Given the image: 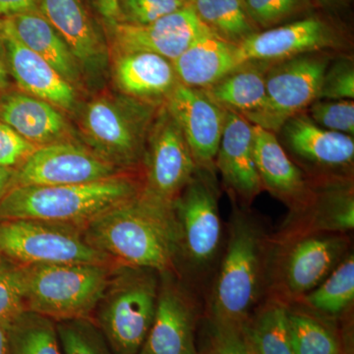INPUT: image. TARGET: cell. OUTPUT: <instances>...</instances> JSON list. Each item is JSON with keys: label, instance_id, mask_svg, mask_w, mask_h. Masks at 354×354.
Here are the masks:
<instances>
[{"label": "cell", "instance_id": "6da1fadb", "mask_svg": "<svg viewBox=\"0 0 354 354\" xmlns=\"http://www.w3.org/2000/svg\"><path fill=\"white\" fill-rule=\"evenodd\" d=\"M86 241L121 266L169 274L180 249L174 209L138 195L104 212L83 230Z\"/></svg>", "mask_w": 354, "mask_h": 354}, {"label": "cell", "instance_id": "7a4b0ae2", "mask_svg": "<svg viewBox=\"0 0 354 354\" xmlns=\"http://www.w3.org/2000/svg\"><path fill=\"white\" fill-rule=\"evenodd\" d=\"M142 185L118 174L94 183L19 186L0 199V218L64 223L84 230L104 212L138 196Z\"/></svg>", "mask_w": 354, "mask_h": 354}, {"label": "cell", "instance_id": "3957f363", "mask_svg": "<svg viewBox=\"0 0 354 354\" xmlns=\"http://www.w3.org/2000/svg\"><path fill=\"white\" fill-rule=\"evenodd\" d=\"M26 311L60 322L86 319L97 310L113 278L109 265L21 266Z\"/></svg>", "mask_w": 354, "mask_h": 354}, {"label": "cell", "instance_id": "277c9868", "mask_svg": "<svg viewBox=\"0 0 354 354\" xmlns=\"http://www.w3.org/2000/svg\"><path fill=\"white\" fill-rule=\"evenodd\" d=\"M262 236L247 216L232 220L227 248L216 277L212 315L216 328L242 329L260 293Z\"/></svg>", "mask_w": 354, "mask_h": 354}, {"label": "cell", "instance_id": "5b68a950", "mask_svg": "<svg viewBox=\"0 0 354 354\" xmlns=\"http://www.w3.org/2000/svg\"><path fill=\"white\" fill-rule=\"evenodd\" d=\"M157 274L121 266L113 274L97 306V327L114 354H138L143 348L157 308Z\"/></svg>", "mask_w": 354, "mask_h": 354}, {"label": "cell", "instance_id": "8992f818", "mask_svg": "<svg viewBox=\"0 0 354 354\" xmlns=\"http://www.w3.org/2000/svg\"><path fill=\"white\" fill-rule=\"evenodd\" d=\"M149 102L101 95L86 104L81 129L91 150L118 167H135L145 155L153 122Z\"/></svg>", "mask_w": 354, "mask_h": 354}, {"label": "cell", "instance_id": "52a82bcc", "mask_svg": "<svg viewBox=\"0 0 354 354\" xmlns=\"http://www.w3.org/2000/svg\"><path fill=\"white\" fill-rule=\"evenodd\" d=\"M0 251L22 266L109 265L113 261L86 241L81 228L37 220L2 221Z\"/></svg>", "mask_w": 354, "mask_h": 354}, {"label": "cell", "instance_id": "ba28073f", "mask_svg": "<svg viewBox=\"0 0 354 354\" xmlns=\"http://www.w3.org/2000/svg\"><path fill=\"white\" fill-rule=\"evenodd\" d=\"M327 57L308 55L272 62L266 72V97L257 111L243 116L251 124L277 133L286 121L319 97Z\"/></svg>", "mask_w": 354, "mask_h": 354}, {"label": "cell", "instance_id": "9c48e42d", "mask_svg": "<svg viewBox=\"0 0 354 354\" xmlns=\"http://www.w3.org/2000/svg\"><path fill=\"white\" fill-rule=\"evenodd\" d=\"M145 181L140 195L148 201L174 209L198 167L180 127L167 108L153 120L146 151Z\"/></svg>", "mask_w": 354, "mask_h": 354}, {"label": "cell", "instance_id": "30bf717a", "mask_svg": "<svg viewBox=\"0 0 354 354\" xmlns=\"http://www.w3.org/2000/svg\"><path fill=\"white\" fill-rule=\"evenodd\" d=\"M120 171L87 147L64 140L37 148L16 167L11 188L94 183L118 176Z\"/></svg>", "mask_w": 354, "mask_h": 354}, {"label": "cell", "instance_id": "8fae6325", "mask_svg": "<svg viewBox=\"0 0 354 354\" xmlns=\"http://www.w3.org/2000/svg\"><path fill=\"white\" fill-rule=\"evenodd\" d=\"M209 174L198 169L174 203L180 248L190 262L199 268L213 261L221 245L220 212Z\"/></svg>", "mask_w": 354, "mask_h": 354}, {"label": "cell", "instance_id": "7c38bea8", "mask_svg": "<svg viewBox=\"0 0 354 354\" xmlns=\"http://www.w3.org/2000/svg\"><path fill=\"white\" fill-rule=\"evenodd\" d=\"M116 53L146 51L174 62L196 39L213 32L187 4L146 25L106 24Z\"/></svg>", "mask_w": 354, "mask_h": 354}, {"label": "cell", "instance_id": "4fadbf2b", "mask_svg": "<svg viewBox=\"0 0 354 354\" xmlns=\"http://www.w3.org/2000/svg\"><path fill=\"white\" fill-rule=\"evenodd\" d=\"M165 108L180 127L198 169L213 174L227 111L201 88L179 82L167 97Z\"/></svg>", "mask_w": 354, "mask_h": 354}, {"label": "cell", "instance_id": "5bb4252c", "mask_svg": "<svg viewBox=\"0 0 354 354\" xmlns=\"http://www.w3.org/2000/svg\"><path fill=\"white\" fill-rule=\"evenodd\" d=\"M341 36L322 18L312 17L256 32L239 44L243 64L278 62L337 48Z\"/></svg>", "mask_w": 354, "mask_h": 354}, {"label": "cell", "instance_id": "9a60e30c", "mask_svg": "<svg viewBox=\"0 0 354 354\" xmlns=\"http://www.w3.org/2000/svg\"><path fill=\"white\" fill-rule=\"evenodd\" d=\"M281 266L283 285L292 297H304L329 276L342 260L348 241L341 234L316 232L288 239Z\"/></svg>", "mask_w": 354, "mask_h": 354}, {"label": "cell", "instance_id": "2e32d148", "mask_svg": "<svg viewBox=\"0 0 354 354\" xmlns=\"http://www.w3.org/2000/svg\"><path fill=\"white\" fill-rule=\"evenodd\" d=\"M39 10L68 44L82 74L101 75L108 46L84 0H39Z\"/></svg>", "mask_w": 354, "mask_h": 354}, {"label": "cell", "instance_id": "e0dca14e", "mask_svg": "<svg viewBox=\"0 0 354 354\" xmlns=\"http://www.w3.org/2000/svg\"><path fill=\"white\" fill-rule=\"evenodd\" d=\"M0 38L6 51L9 74L23 92L50 102L57 109H73L77 102L74 86L43 57L21 43L2 18Z\"/></svg>", "mask_w": 354, "mask_h": 354}, {"label": "cell", "instance_id": "ac0fdd59", "mask_svg": "<svg viewBox=\"0 0 354 354\" xmlns=\"http://www.w3.org/2000/svg\"><path fill=\"white\" fill-rule=\"evenodd\" d=\"M195 312L190 298L169 279L158 288L152 327L141 351L145 354H197Z\"/></svg>", "mask_w": 354, "mask_h": 354}, {"label": "cell", "instance_id": "d6986e66", "mask_svg": "<svg viewBox=\"0 0 354 354\" xmlns=\"http://www.w3.org/2000/svg\"><path fill=\"white\" fill-rule=\"evenodd\" d=\"M216 167L242 201H252L263 189L254 157L253 124L234 111H227Z\"/></svg>", "mask_w": 354, "mask_h": 354}, {"label": "cell", "instance_id": "ffe728a7", "mask_svg": "<svg viewBox=\"0 0 354 354\" xmlns=\"http://www.w3.org/2000/svg\"><path fill=\"white\" fill-rule=\"evenodd\" d=\"M253 133L254 157L263 188L298 213L312 198L304 174L288 157L276 133L256 125Z\"/></svg>", "mask_w": 354, "mask_h": 354}, {"label": "cell", "instance_id": "44dd1931", "mask_svg": "<svg viewBox=\"0 0 354 354\" xmlns=\"http://www.w3.org/2000/svg\"><path fill=\"white\" fill-rule=\"evenodd\" d=\"M0 121L37 147L68 140V124L57 106L24 92L0 94Z\"/></svg>", "mask_w": 354, "mask_h": 354}, {"label": "cell", "instance_id": "7402d4cb", "mask_svg": "<svg viewBox=\"0 0 354 354\" xmlns=\"http://www.w3.org/2000/svg\"><path fill=\"white\" fill-rule=\"evenodd\" d=\"M279 131L291 151L312 164L330 169L353 165V137L324 129L304 111L286 121Z\"/></svg>", "mask_w": 354, "mask_h": 354}, {"label": "cell", "instance_id": "603a6c76", "mask_svg": "<svg viewBox=\"0 0 354 354\" xmlns=\"http://www.w3.org/2000/svg\"><path fill=\"white\" fill-rule=\"evenodd\" d=\"M116 55L114 79L127 97L146 102L167 100L178 84L172 62L162 55L146 51Z\"/></svg>", "mask_w": 354, "mask_h": 354}, {"label": "cell", "instance_id": "cb8c5ba5", "mask_svg": "<svg viewBox=\"0 0 354 354\" xmlns=\"http://www.w3.org/2000/svg\"><path fill=\"white\" fill-rule=\"evenodd\" d=\"M243 64L239 44L214 32L196 39L172 62L177 80L187 87L205 88Z\"/></svg>", "mask_w": 354, "mask_h": 354}, {"label": "cell", "instance_id": "d4e9b609", "mask_svg": "<svg viewBox=\"0 0 354 354\" xmlns=\"http://www.w3.org/2000/svg\"><path fill=\"white\" fill-rule=\"evenodd\" d=\"M21 43L43 57L67 82L80 85L82 72L75 57L57 30L39 10L2 18Z\"/></svg>", "mask_w": 354, "mask_h": 354}, {"label": "cell", "instance_id": "484cf974", "mask_svg": "<svg viewBox=\"0 0 354 354\" xmlns=\"http://www.w3.org/2000/svg\"><path fill=\"white\" fill-rule=\"evenodd\" d=\"M269 62H245L209 87L201 88L221 109L245 115L263 106Z\"/></svg>", "mask_w": 354, "mask_h": 354}, {"label": "cell", "instance_id": "4316f807", "mask_svg": "<svg viewBox=\"0 0 354 354\" xmlns=\"http://www.w3.org/2000/svg\"><path fill=\"white\" fill-rule=\"evenodd\" d=\"M188 4L214 34L230 43L239 44L258 32L243 0H190Z\"/></svg>", "mask_w": 354, "mask_h": 354}, {"label": "cell", "instance_id": "83f0119b", "mask_svg": "<svg viewBox=\"0 0 354 354\" xmlns=\"http://www.w3.org/2000/svg\"><path fill=\"white\" fill-rule=\"evenodd\" d=\"M242 330L252 354H295L288 310L281 304L267 305Z\"/></svg>", "mask_w": 354, "mask_h": 354}, {"label": "cell", "instance_id": "f1b7e54d", "mask_svg": "<svg viewBox=\"0 0 354 354\" xmlns=\"http://www.w3.org/2000/svg\"><path fill=\"white\" fill-rule=\"evenodd\" d=\"M10 354H64L57 322L39 314L24 311L9 324Z\"/></svg>", "mask_w": 354, "mask_h": 354}, {"label": "cell", "instance_id": "f546056e", "mask_svg": "<svg viewBox=\"0 0 354 354\" xmlns=\"http://www.w3.org/2000/svg\"><path fill=\"white\" fill-rule=\"evenodd\" d=\"M302 297L310 308L321 313L337 315L346 311L354 300L353 254L344 258L320 285Z\"/></svg>", "mask_w": 354, "mask_h": 354}, {"label": "cell", "instance_id": "4dcf8cb0", "mask_svg": "<svg viewBox=\"0 0 354 354\" xmlns=\"http://www.w3.org/2000/svg\"><path fill=\"white\" fill-rule=\"evenodd\" d=\"M291 344L295 354H339L337 337L313 317L288 310Z\"/></svg>", "mask_w": 354, "mask_h": 354}, {"label": "cell", "instance_id": "1f68e13d", "mask_svg": "<svg viewBox=\"0 0 354 354\" xmlns=\"http://www.w3.org/2000/svg\"><path fill=\"white\" fill-rule=\"evenodd\" d=\"M64 354H114L100 328L90 318L57 322Z\"/></svg>", "mask_w": 354, "mask_h": 354}, {"label": "cell", "instance_id": "d6a6232c", "mask_svg": "<svg viewBox=\"0 0 354 354\" xmlns=\"http://www.w3.org/2000/svg\"><path fill=\"white\" fill-rule=\"evenodd\" d=\"M249 17L257 28L274 26L311 8V0H243Z\"/></svg>", "mask_w": 354, "mask_h": 354}, {"label": "cell", "instance_id": "836d02e7", "mask_svg": "<svg viewBox=\"0 0 354 354\" xmlns=\"http://www.w3.org/2000/svg\"><path fill=\"white\" fill-rule=\"evenodd\" d=\"M307 114L324 129L353 137L354 102L351 100H317L310 104Z\"/></svg>", "mask_w": 354, "mask_h": 354}, {"label": "cell", "instance_id": "e575fe53", "mask_svg": "<svg viewBox=\"0 0 354 354\" xmlns=\"http://www.w3.org/2000/svg\"><path fill=\"white\" fill-rule=\"evenodd\" d=\"M184 0H118V22L146 25L187 6Z\"/></svg>", "mask_w": 354, "mask_h": 354}, {"label": "cell", "instance_id": "d590c367", "mask_svg": "<svg viewBox=\"0 0 354 354\" xmlns=\"http://www.w3.org/2000/svg\"><path fill=\"white\" fill-rule=\"evenodd\" d=\"M26 311L22 267H0V322L10 324Z\"/></svg>", "mask_w": 354, "mask_h": 354}, {"label": "cell", "instance_id": "8d00e7d4", "mask_svg": "<svg viewBox=\"0 0 354 354\" xmlns=\"http://www.w3.org/2000/svg\"><path fill=\"white\" fill-rule=\"evenodd\" d=\"M354 99V68L353 62L342 59L328 66L323 77L318 100Z\"/></svg>", "mask_w": 354, "mask_h": 354}, {"label": "cell", "instance_id": "74e56055", "mask_svg": "<svg viewBox=\"0 0 354 354\" xmlns=\"http://www.w3.org/2000/svg\"><path fill=\"white\" fill-rule=\"evenodd\" d=\"M37 148L39 147L30 143L0 121V167H19Z\"/></svg>", "mask_w": 354, "mask_h": 354}, {"label": "cell", "instance_id": "f35d334b", "mask_svg": "<svg viewBox=\"0 0 354 354\" xmlns=\"http://www.w3.org/2000/svg\"><path fill=\"white\" fill-rule=\"evenodd\" d=\"M209 354H252L242 329L216 328L213 349Z\"/></svg>", "mask_w": 354, "mask_h": 354}, {"label": "cell", "instance_id": "ab89813d", "mask_svg": "<svg viewBox=\"0 0 354 354\" xmlns=\"http://www.w3.org/2000/svg\"><path fill=\"white\" fill-rule=\"evenodd\" d=\"M39 10V0H0V18Z\"/></svg>", "mask_w": 354, "mask_h": 354}, {"label": "cell", "instance_id": "60d3db41", "mask_svg": "<svg viewBox=\"0 0 354 354\" xmlns=\"http://www.w3.org/2000/svg\"><path fill=\"white\" fill-rule=\"evenodd\" d=\"M94 3L106 24L118 22L120 17L118 0H94Z\"/></svg>", "mask_w": 354, "mask_h": 354}, {"label": "cell", "instance_id": "b9f144b4", "mask_svg": "<svg viewBox=\"0 0 354 354\" xmlns=\"http://www.w3.org/2000/svg\"><path fill=\"white\" fill-rule=\"evenodd\" d=\"M9 70L7 66L6 51H4L3 44H2L1 38H0V94L6 92L9 86Z\"/></svg>", "mask_w": 354, "mask_h": 354}, {"label": "cell", "instance_id": "7bdbcfd3", "mask_svg": "<svg viewBox=\"0 0 354 354\" xmlns=\"http://www.w3.org/2000/svg\"><path fill=\"white\" fill-rule=\"evenodd\" d=\"M15 169V167H0V199L10 189Z\"/></svg>", "mask_w": 354, "mask_h": 354}, {"label": "cell", "instance_id": "ee69618b", "mask_svg": "<svg viewBox=\"0 0 354 354\" xmlns=\"http://www.w3.org/2000/svg\"><path fill=\"white\" fill-rule=\"evenodd\" d=\"M8 327L9 324L0 322V354H10Z\"/></svg>", "mask_w": 354, "mask_h": 354}, {"label": "cell", "instance_id": "f6af8a7d", "mask_svg": "<svg viewBox=\"0 0 354 354\" xmlns=\"http://www.w3.org/2000/svg\"><path fill=\"white\" fill-rule=\"evenodd\" d=\"M321 6L325 7H335L337 4L341 3L342 0H317Z\"/></svg>", "mask_w": 354, "mask_h": 354}, {"label": "cell", "instance_id": "bcb514c9", "mask_svg": "<svg viewBox=\"0 0 354 354\" xmlns=\"http://www.w3.org/2000/svg\"><path fill=\"white\" fill-rule=\"evenodd\" d=\"M0 267H1V251H0Z\"/></svg>", "mask_w": 354, "mask_h": 354}, {"label": "cell", "instance_id": "7dc6e473", "mask_svg": "<svg viewBox=\"0 0 354 354\" xmlns=\"http://www.w3.org/2000/svg\"><path fill=\"white\" fill-rule=\"evenodd\" d=\"M184 1L189 2V1H190V0H184Z\"/></svg>", "mask_w": 354, "mask_h": 354}, {"label": "cell", "instance_id": "c3c4849f", "mask_svg": "<svg viewBox=\"0 0 354 354\" xmlns=\"http://www.w3.org/2000/svg\"><path fill=\"white\" fill-rule=\"evenodd\" d=\"M138 354H145V353H142V351H140V353Z\"/></svg>", "mask_w": 354, "mask_h": 354}, {"label": "cell", "instance_id": "681fc988", "mask_svg": "<svg viewBox=\"0 0 354 354\" xmlns=\"http://www.w3.org/2000/svg\"></svg>", "mask_w": 354, "mask_h": 354}]
</instances>
